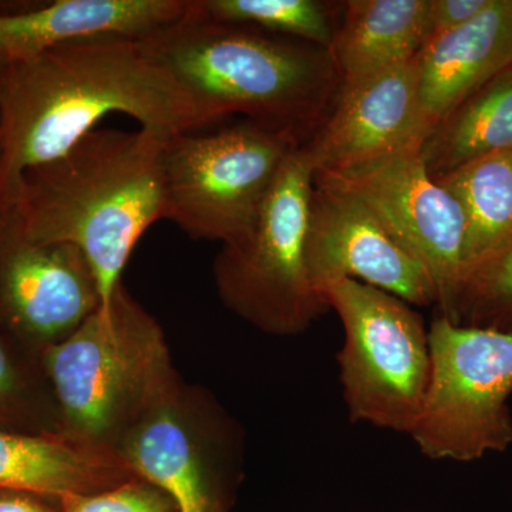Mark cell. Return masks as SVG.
Segmentation results:
<instances>
[{
	"mask_svg": "<svg viewBox=\"0 0 512 512\" xmlns=\"http://www.w3.org/2000/svg\"><path fill=\"white\" fill-rule=\"evenodd\" d=\"M113 113L165 138L211 127L138 39L76 40L2 67L0 207L26 170L62 157Z\"/></svg>",
	"mask_w": 512,
	"mask_h": 512,
	"instance_id": "1",
	"label": "cell"
},
{
	"mask_svg": "<svg viewBox=\"0 0 512 512\" xmlns=\"http://www.w3.org/2000/svg\"><path fill=\"white\" fill-rule=\"evenodd\" d=\"M164 141L143 128L90 131L62 157L20 175L5 204L26 237L82 252L103 308L138 239L165 220Z\"/></svg>",
	"mask_w": 512,
	"mask_h": 512,
	"instance_id": "2",
	"label": "cell"
},
{
	"mask_svg": "<svg viewBox=\"0 0 512 512\" xmlns=\"http://www.w3.org/2000/svg\"><path fill=\"white\" fill-rule=\"evenodd\" d=\"M138 40L191 94L210 126L241 114L303 144L339 92L329 49L202 19L191 0L183 19Z\"/></svg>",
	"mask_w": 512,
	"mask_h": 512,
	"instance_id": "3",
	"label": "cell"
},
{
	"mask_svg": "<svg viewBox=\"0 0 512 512\" xmlns=\"http://www.w3.org/2000/svg\"><path fill=\"white\" fill-rule=\"evenodd\" d=\"M45 365L67 423L86 443L163 402V336L121 285L107 308L100 306L72 335L49 346Z\"/></svg>",
	"mask_w": 512,
	"mask_h": 512,
	"instance_id": "4",
	"label": "cell"
},
{
	"mask_svg": "<svg viewBox=\"0 0 512 512\" xmlns=\"http://www.w3.org/2000/svg\"><path fill=\"white\" fill-rule=\"evenodd\" d=\"M315 168L305 147L289 154L251 232L224 245L215 262L221 298L239 316L296 335L329 311L306 261Z\"/></svg>",
	"mask_w": 512,
	"mask_h": 512,
	"instance_id": "5",
	"label": "cell"
},
{
	"mask_svg": "<svg viewBox=\"0 0 512 512\" xmlns=\"http://www.w3.org/2000/svg\"><path fill=\"white\" fill-rule=\"evenodd\" d=\"M296 138L245 120L165 138V220L194 239L247 237Z\"/></svg>",
	"mask_w": 512,
	"mask_h": 512,
	"instance_id": "6",
	"label": "cell"
},
{
	"mask_svg": "<svg viewBox=\"0 0 512 512\" xmlns=\"http://www.w3.org/2000/svg\"><path fill=\"white\" fill-rule=\"evenodd\" d=\"M345 340L338 365L350 420L410 434L431 373L429 330L412 305L353 279L325 286Z\"/></svg>",
	"mask_w": 512,
	"mask_h": 512,
	"instance_id": "7",
	"label": "cell"
},
{
	"mask_svg": "<svg viewBox=\"0 0 512 512\" xmlns=\"http://www.w3.org/2000/svg\"><path fill=\"white\" fill-rule=\"evenodd\" d=\"M431 373L409 436L431 460L470 463L512 446V333L457 325L429 329Z\"/></svg>",
	"mask_w": 512,
	"mask_h": 512,
	"instance_id": "8",
	"label": "cell"
},
{
	"mask_svg": "<svg viewBox=\"0 0 512 512\" xmlns=\"http://www.w3.org/2000/svg\"><path fill=\"white\" fill-rule=\"evenodd\" d=\"M421 147L357 165L315 174V183L355 195L387 231L426 268L439 292V313L453 305L464 276L466 222L456 198L434 181Z\"/></svg>",
	"mask_w": 512,
	"mask_h": 512,
	"instance_id": "9",
	"label": "cell"
},
{
	"mask_svg": "<svg viewBox=\"0 0 512 512\" xmlns=\"http://www.w3.org/2000/svg\"><path fill=\"white\" fill-rule=\"evenodd\" d=\"M100 305L96 276L79 249L33 241L13 208L0 207V326L52 346Z\"/></svg>",
	"mask_w": 512,
	"mask_h": 512,
	"instance_id": "10",
	"label": "cell"
},
{
	"mask_svg": "<svg viewBox=\"0 0 512 512\" xmlns=\"http://www.w3.org/2000/svg\"><path fill=\"white\" fill-rule=\"evenodd\" d=\"M306 261L320 295L332 282L353 279L409 305L439 306L437 286L426 268L365 202L338 188L315 183Z\"/></svg>",
	"mask_w": 512,
	"mask_h": 512,
	"instance_id": "11",
	"label": "cell"
},
{
	"mask_svg": "<svg viewBox=\"0 0 512 512\" xmlns=\"http://www.w3.org/2000/svg\"><path fill=\"white\" fill-rule=\"evenodd\" d=\"M430 131L421 110L416 57L340 84L332 109L302 146L315 174L332 173L421 147Z\"/></svg>",
	"mask_w": 512,
	"mask_h": 512,
	"instance_id": "12",
	"label": "cell"
},
{
	"mask_svg": "<svg viewBox=\"0 0 512 512\" xmlns=\"http://www.w3.org/2000/svg\"><path fill=\"white\" fill-rule=\"evenodd\" d=\"M190 0H55L0 8V67L93 37L143 39L187 15Z\"/></svg>",
	"mask_w": 512,
	"mask_h": 512,
	"instance_id": "13",
	"label": "cell"
},
{
	"mask_svg": "<svg viewBox=\"0 0 512 512\" xmlns=\"http://www.w3.org/2000/svg\"><path fill=\"white\" fill-rule=\"evenodd\" d=\"M510 66L512 0H491L466 25L431 36L417 56L421 110L431 130Z\"/></svg>",
	"mask_w": 512,
	"mask_h": 512,
	"instance_id": "14",
	"label": "cell"
},
{
	"mask_svg": "<svg viewBox=\"0 0 512 512\" xmlns=\"http://www.w3.org/2000/svg\"><path fill=\"white\" fill-rule=\"evenodd\" d=\"M330 53L340 84L412 62L429 42V0H350Z\"/></svg>",
	"mask_w": 512,
	"mask_h": 512,
	"instance_id": "15",
	"label": "cell"
},
{
	"mask_svg": "<svg viewBox=\"0 0 512 512\" xmlns=\"http://www.w3.org/2000/svg\"><path fill=\"white\" fill-rule=\"evenodd\" d=\"M131 468L96 444L56 436L0 431V491H19L59 500L93 494L120 481Z\"/></svg>",
	"mask_w": 512,
	"mask_h": 512,
	"instance_id": "16",
	"label": "cell"
},
{
	"mask_svg": "<svg viewBox=\"0 0 512 512\" xmlns=\"http://www.w3.org/2000/svg\"><path fill=\"white\" fill-rule=\"evenodd\" d=\"M124 461L163 491L178 512H221L190 431L160 402L128 434Z\"/></svg>",
	"mask_w": 512,
	"mask_h": 512,
	"instance_id": "17",
	"label": "cell"
},
{
	"mask_svg": "<svg viewBox=\"0 0 512 512\" xmlns=\"http://www.w3.org/2000/svg\"><path fill=\"white\" fill-rule=\"evenodd\" d=\"M431 177L456 198L463 211V279L512 248V148Z\"/></svg>",
	"mask_w": 512,
	"mask_h": 512,
	"instance_id": "18",
	"label": "cell"
},
{
	"mask_svg": "<svg viewBox=\"0 0 512 512\" xmlns=\"http://www.w3.org/2000/svg\"><path fill=\"white\" fill-rule=\"evenodd\" d=\"M512 148V66L471 94L430 131L420 148L431 175Z\"/></svg>",
	"mask_w": 512,
	"mask_h": 512,
	"instance_id": "19",
	"label": "cell"
},
{
	"mask_svg": "<svg viewBox=\"0 0 512 512\" xmlns=\"http://www.w3.org/2000/svg\"><path fill=\"white\" fill-rule=\"evenodd\" d=\"M202 19L251 26L330 49L336 25L328 3L318 0H191Z\"/></svg>",
	"mask_w": 512,
	"mask_h": 512,
	"instance_id": "20",
	"label": "cell"
},
{
	"mask_svg": "<svg viewBox=\"0 0 512 512\" xmlns=\"http://www.w3.org/2000/svg\"><path fill=\"white\" fill-rule=\"evenodd\" d=\"M446 318L512 333V248L468 272Z\"/></svg>",
	"mask_w": 512,
	"mask_h": 512,
	"instance_id": "21",
	"label": "cell"
},
{
	"mask_svg": "<svg viewBox=\"0 0 512 512\" xmlns=\"http://www.w3.org/2000/svg\"><path fill=\"white\" fill-rule=\"evenodd\" d=\"M62 512H171L173 501L143 484H123L99 494H73L62 498Z\"/></svg>",
	"mask_w": 512,
	"mask_h": 512,
	"instance_id": "22",
	"label": "cell"
},
{
	"mask_svg": "<svg viewBox=\"0 0 512 512\" xmlns=\"http://www.w3.org/2000/svg\"><path fill=\"white\" fill-rule=\"evenodd\" d=\"M491 0H429L431 36L466 25L490 6Z\"/></svg>",
	"mask_w": 512,
	"mask_h": 512,
	"instance_id": "23",
	"label": "cell"
},
{
	"mask_svg": "<svg viewBox=\"0 0 512 512\" xmlns=\"http://www.w3.org/2000/svg\"><path fill=\"white\" fill-rule=\"evenodd\" d=\"M19 375L12 357L0 338V409L8 406L19 392Z\"/></svg>",
	"mask_w": 512,
	"mask_h": 512,
	"instance_id": "24",
	"label": "cell"
},
{
	"mask_svg": "<svg viewBox=\"0 0 512 512\" xmlns=\"http://www.w3.org/2000/svg\"><path fill=\"white\" fill-rule=\"evenodd\" d=\"M0 512H57L42 497L19 491H0Z\"/></svg>",
	"mask_w": 512,
	"mask_h": 512,
	"instance_id": "25",
	"label": "cell"
},
{
	"mask_svg": "<svg viewBox=\"0 0 512 512\" xmlns=\"http://www.w3.org/2000/svg\"><path fill=\"white\" fill-rule=\"evenodd\" d=\"M0 70H2V67H0ZM0 128H2V117H0Z\"/></svg>",
	"mask_w": 512,
	"mask_h": 512,
	"instance_id": "26",
	"label": "cell"
}]
</instances>
